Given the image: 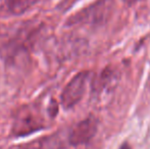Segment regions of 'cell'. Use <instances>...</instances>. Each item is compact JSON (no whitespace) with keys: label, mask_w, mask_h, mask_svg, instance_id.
<instances>
[{"label":"cell","mask_w":150,"mask_h":149,"mask_svg":"<svg viewBox=\"0 0 150 149\" xmlns=\"http://www.w3.org/2000/svg\"><path fill=\"white\" fill-rule=\"evenodd\" d=\"M115 9V0H96L94 3L75 13L67 24L69 26H95L104 24Z\"/></svg>","instance_id":"1"},{"label":"cell","mask_w":150,"mask_h":149,"mask_svg":"<svg viewBox=\"0 0 150 149\" xmlns=\"http://www.w3.org/2000/svg\"><path fill=\"white\" fill-rule=\"evenodd\" d=\"M44 127L40 110L33 105H25L14 113L11 133L16 137H22L40 131Z\"/></svg>","instance_id":"2"},{"label":"cell","mask_w":150,"mask_h":149,"mask_svg":"<svg viewBox=\"0 0 150 149\" xmlns=\"http://www.w3.org/2000/svg\"><path fill=\"white\" fill-rule=\"evenodd\" d=\"M90 79V72L83 71L77 74L64 87L60 96L61 105L64 109H71L83 98Z\"/></svg>","instance_id":"3"},{"label":"cell","mask_w":150,"mask_h":149,"mask_svg":"<svg viewBox=\"0 0 150 149\" xmlns=\"http://www.w3.org/2000/svg\"><path fill=\"white\" fill-rule=\"evenodd\" d=\"M98 130V121L89 117L75 125L69 131V145L78 146L86 144L96 135Z\"/></svg>","instance_id":"4"},{"label":"cell","mask_w":150,"mask_h":149,"mask_svg":"<svg viewBox=\"0 0 150 149\" xmlns=\"http://www.w3.org/2000/svg\"><path fill=\"white\" fill-rule=\"evenodd\" d=\"M37 0H0V14L21 16L29 10Z\"/></svg>","instance_id":"5"},{"label":"cell","mask_w":150,"mask_h":149,"mask_svg":"<svg viewBox=\"0 0 150 149\" xmlns=\"http://www.w3.org/2000/svg\"><path fill=\"white\" fill-rule=\"evenodd\" d=\"M69 145V132H57L38 141V149H65Z\"/></svg>","instance_id":"6"},{"label":"cell","mask_w":150,"mask_h":149,"mask_svg":"<svg viewBox=\"0 0 150 149\" xmlns=\"http://www.w3.org/2000/svg\"><path fill=\"white\" fill-rule=\"evenodd\" d=\"M57 103L54 101L51 102V104H50L49 106V114L51 115L52 117H54L56 115V113H57Z\"/></svg>","instance_id":"7"},{"label":"cell","mask_w":150,"mask_h":149,"mask_svg":"<svg viewBox=\"0 0 150 149\" xmlns=\"http://www.w3.org/2000/svg\"><path fill=\"white\" fill-rule=\"evenodd\" d=\"M120 149H132V147L130 146V144H128L127 142H125V143L122 144V146L120 147Z\"/></svg>","instance_id":"8"},{"label":"cell","mask_w":150,"mask_h":149,"mask_svg":"<svg viewBox=\"0 0 150 149\" xmlns=\"http://www.w3.org/2000/svg\"><path fill=\"white\" fill-rule=\"evenodd\" d=\"M18 149H38V148L37 147H36V148H34V147H21Z\"/></svg>","instance_id":"9"}]
</instances>
